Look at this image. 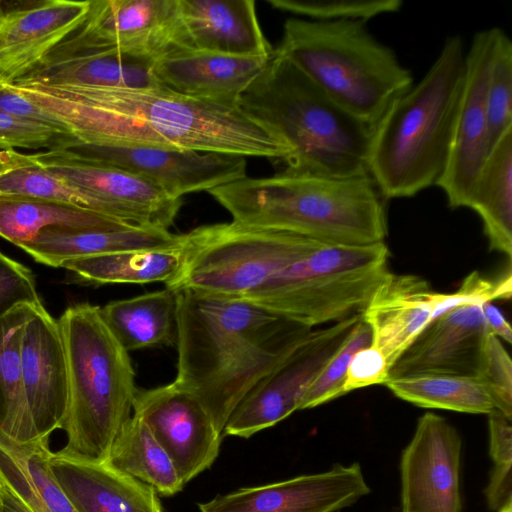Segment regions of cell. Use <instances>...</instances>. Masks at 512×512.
<instances>
[{
	"instance_id": "ba28073f",
	"label": "cell",
	"mask_w": 512,
	"mask_h": 512,
	"mask_svg": "<svg viewBox=\"0 0 512 512\" xmlns=\"http://www.w3.org/2000/svg\"><path fill=\"white\" fill-rule=\"evenodd\" d=\"M385 242L323 245L240 297L312 328L362 313L390 273Z\"/></svg>"
},
{
	"instance_id": "cb8c5ba5",
	"label": "cell",
	"mask_w": 512,
	"mask_h": 512,
	"mask_svg": "<svg viewBox=\"0 0 512 512\" xmlns=\"http://www.w3.org/2000/svg\"><path fill=\"white\" fill-rule=\"evenodd\" d=\"M436 292L411 274L389 273L362 312L372 332V346L389 369L433 319Z\"/></svg>"
},
{
	"instance_id": "f546056e",
	"label": "cell",
	"mask_w": 512,
	"mask_h": 512,
	"mask_svg": "<svg viewBox=\"0 0 512 512\" xmlns=\"http://www.w3.org/2000/svg\"><path fill=\"white\" fill-rule=\"evenodd\" d=\"M36 307L22 304L0 318V437L21 444L38 441L25 402L20 361L23 329Z\"/></svg>"
},
{
	"instance_id": "30bf717a",
	"label": "cell",
	"mask_w": 512,
	"mask_h": 512,
	"mask_svg": "<svg viewBox=\"0 0 512 512\" xmlns=\"http://www.w3.org/2000/svg\"><path fill=\"white\" fill-rule=\"evenodd\" d=\"M361 317L362 313L354 314L325 328L312 330L240 401L226 422L223 435L249 438L298 410L307 389Z\"/></svg>"
},
{
	"instance_id": "60d3db41",
	"label": "cell",
	"mask_w": 512,
	"mask_h": 512,
	"mask_svg": "<svg viewBox=\"0 0 512 512\" xmlns=\"http://www.w3.org/2000/svg\"><path fill=\"white\" fill-rule=\"evenodd\" d=\"M22 304L43 305L32 271L0 252V318Z\"/></svg>"
},
{
	"instance_id": "6da1fadb",
	"label": "cell",
	"mask_w": 512,
	"mask_h": 512,
	"mask_svg": "<svg viewBox=\"0 0 512 512\" xmlns=\"http://www.w3.org/2000/svg\"><path fill=\"white\" fill-rule=\"evenodd\" d=\"M81 142L265 157L285 144L240 104L191 98L163 86L103 88L9 85Z\"/></svg>"
},
{
	"instance_id": "74e56055",
	"label": "cell",
	"mask_w": 512,
	"mask_h": 512,
	"mask_svg": "<svg viewBox=\"0 0 512 512\" xmlns=\"http://www.w3.org/2000/svg\"><path fill=\"white\" fill-rule=\"evenodd\" d=\"M476 378L487 390L494 409L512 419V361L501 340L488 333Z\"/></svg>"
},
{
	"instance_id": "603a6c76",
	"label": "cell",
	"mask_w": 512,
	"mask_h": 512,
	"mask_svg": "<svg viewBox=\"0 0 512 512\" xmlns=\"http://www.w3.org/2000/svg\"><path fill=\"white\" fill-rule=\"evenodd\" d=\"M272 56V55H271ZM270 57H241L177 50L152 63V72L165 88L195 99L240 104Z\"/></svg>"
},
{
	"instance_id": "bcb514c9",
	"label": "cell",
	"mask_w": 512,
	"mask_h": 512,
	"mask_svg": "<svg viewBox=\"0 0 512 512\" xmlns=\"http://www.w3.org/2000/svg\"><path fill=\"white\" fill-rule=\"evenodd\" d=\"M481 309L489 333L507 343H511L512 328L501 311L491 302L482 304Z\"/></svg>"
},
{
	"instance_id": "836d02e7",
	"label": "cell",
	"mask_w": 512,
	"mask_h": 512,
	"mask_svg": "<svg viewBox=\"0 0 512 512\" xmlns=\"http://www.w3.org/2000/svg\"><path fill=\"white\" fill-rule=\"evenodd\" d=\"M398 398L424 408L471 414H489L492 400L483 384L473 376L423 375L385 383Z\"/></svg>"
},
{
	"instance_id": "484cf974",
	"label": "cell",
	"mask_w": 512,
	"mask_h": 512,
	"mask_svg": "<svg viewBox=\"0 0 512 512\" xmlns=\"http://www.w3.org/2000/svg\"><path fill=\"white\" fill-rule=\"evenodd\" d=\"M182 234L169 230L122 227L80 229L51 226L20 248L36 262L60 268L68 260L139 249H162L180 245Z\"/></svg>"
},
{
	"instance_id": "5bb4252c",
	"label": "cell",
	"mask_w": 512,
	"mask_h": 512,
	"mask_svg": "<svg viewBox=\"0 0 512 512\" xmlns=\"http://www.w3.org/2000/svg\"><path fill=\"white\" fill-rule=\"evenodd\" d=\"M462 440L445 418L425 413L400 462L402 512H462Z\"/></svg>"
},
{
	"instance_id": "ac0fdd59",
	"label": "cell",
	"mask_w": 512,
	"mask_h": 512,
	"mask_svg": "<svg viewBox=\"0 0 512 512\" xmlns=\"http://www.w3.org/2000/svg\"><path fill=\"white\" fill-rule=\"evenodd\" d=\"M25 402L38 441L62 429L69 399L68 363L58 324L43 305L26 322L20 346Z\"/></svg>"
},
{
	"instance_id": "e575fe53",
	"label": "cell",
	"mask_w": 512,
	"mask_h": 512,
	"mask_svg": "<svg viewBox=\"0 0 512 512\" xmlns=\"http://www.w3.org/2000/svg\"><path fill=\"white\" fill-rule=\"evenodd\" d=\"M487 111L489 144L492 149L512 129V42L499 27H496L490 67Z\"/></svg>"
},
{
	"instance_id": "b9f144b4",
	"label": "cell",
	"mask_w": 512,
	"mask_h": 512,
	"mask_svg": "<svg viewBox=\"0 0 512 512\" xmlns=\"http://www.w3.org/2000/svg\"><path fill=\"white\" fill-rule=\"evenodd\" d=\"M389 365L383 353L369 345L357 351L349 363L344 391L385 384L388 380Z\"/></svg>"
},
{
	"instance_id": "8d00e7d4",
	"label": "cell",
	"mask_w": 512,
	"mask_h": 512,
	"mask_svg": "<svg viewBox=\"0 0 512 512\" xmlns=\"http://www.w3.org/2000/svg\"><path fill=\"white\" fill-rule=\"evenodd\" d=\"M372 344V332L363 317L339 350L307 389L298 410L314 408L344 394L346 372L354 354Z\"/></svg>"
},
{
	"instance_id": "e0dca14e",
	"label": "cell",
	"mask_w": 512,
	"mask_h": 512,
	"mask_svg": "<svg viewBox=\"0 0 512 512\" xmlns=\"http://www.w3.org/2000/svg\"><path fill=\"white\" fill-rule=\"evenodd\" d=\"M370 488L357 463L261 486L240 488L198 505L200 512H337Z\"/></svg>"
},
{
	"instance_id": "ffe728a7",
	"label": "cell",
	"mask_w": 512,
	"mask_h": 512,
	"mask_svg": "<svg viewBox=\"0 0 512 512\" xmlns=\"http://www.w3.org/2000/svg\"><path fill=\"white\" fill-rule=\"evenodd\" d=\"M90 0H45L0 19V85H13L84 21Z\"/></svg>"
},
{
	"instance_id": "8fae6325",
	"label": "cell",
	"mask_w": 512,
	"mask_h": 512,
	"mask_svg": "<svg viewBox=\"0 0 512 512\" xmlns=\"http://www.w3.org/2000/svg\"><path fill=\"white\" fill-rule=\"evenodd\" d=\"M52 174L83 190L96 212L131 227L168 230L182 199L128 171L89 161L65 149L31 154Z\"/></svg>"
},
{
	"instance_id": "d6986e66",
	"label": "cell",
	"mask_w": 512,
	"mask_h": 512,
	"mask_svg": "<svg viewBox=\"0 0 512 512\" xmlns=\"http://www.w3.org/2000/svg\"><path fill=\"white\" fill-rule=\"evenodd\" d=\"M488 333L480 305L449 310L417 335L390 367L387 381L423 375L476 377Z\"/></svg>"
},
{
	"instance_id": "4316f807",
	"label": "cell",
	"mask_w": 512,
	"mask_h": 512,
	"mask_svg": "<svg viewBox=\"0 0 512 512\" xmlns=\"http://www.w3.org/2000/svg\"><path fill=\"white\" fill-rule=\"evenodd\" d=\"M100 312L127 352L176 346L177 294L168 288L109 302Z\"/></svg>"
},
{
	"instance_id": "44dd1931",
	"label": "cell",
	"mask_w": 512,
	"mask_h": 512,
	"mask_svg": "<svg viewBox=\"0 0 512 512\" xmlns=\"http://www.w3.org/2000/svg\"><path fill=\"white\" fill-rule=\"evenodd\" d=\"M152 63L83 42L70 34L13 85L160 87Z\"/></svg>"
},
{
	"instance_id": "2e32d148",
	"label": "cell",
	"mask_w": 512,
	"mask_h": 512,
	"mask_svg": "<svg viewBox=\"0 0 512 512\" xmlns=\"http://www.w3.org/2000/svg\"><path fill=\"white\" fill-rule=\"evenodd\" d=\"M72 35L154 61L181 50L178 0H90L84 21Z\"/></svg>"
},
{
	"instance_id": "7c38bea8",
	"label": "cell",
	"mask_w": 512,
	"mask_h": 512,
	"mask_svg": "<svg viewBox=\"0 0 512 512\" xmlns=\"http://www.w3.org/2000/svg\"><path fill=\"white\" fill-rule=\"evenodd\" d=\"M496 27L473 35L466 50L465 77L448 158L436 185L452 209L466 208L490 153L487 91Z\"/></svg>"
},
{
	"instance_id": "9c48e42d",
	"label": "cell",
	"mask_w": 512,
	"mask_h": 512,
	"mask_svg": "<svg viewBox=\"0 0 512 512\" xmlns=\"http://www.w3.org/2000/svg\"><path fill=\"white\" fill-rule=\"evenodd\" d=\"M323 245L234 221L199 226L182 234V264L165 285L174 292L240 298Z\"/></svg>"
},
{
	"instance_id": "7bdbcfd3",
	"label": "cell",
	"mask_w": 512,
	"mask_h": 512,
	"mask_svg": "<svg viewBox=\"0 0 512 512\" xmlns=\"http://www.w3.org/2000/svg\"><path fill=\"white\" fill-rule=\"evenodd\" d=\"M0 111L15 117L43 123L61 132L73 135L51 114L14 90L11 86L0 85Z\"/></svg>"
},
{
	"instance_id": "d590c367",
	"label": "cell",
	"mask_w": 512,
	"mask_h": 512,
	"mask_svg": "<svg viewBox=\"0 0 512 512\" xmlns=\"http://www.w3.org/2000/svg\"><path fill=\"white\" fill-rule=\"evenodd\" d=\"M275 9L315 21L354 20L366 23L401 10L402 0H267Z\"/></svg>"
},
{
	"instance_id": "7dc6e473",
	"label": "cell",
	"mask_w": 512,
	"mask_h": 512,
	"mask_svg": "<svg viewBox=\"0 0 512 512\" xmlns=\"http://www.w3.org/2000/svg\"><path fill=\"white\" fill-rule=\"evenodd\" d=\"M0 512H31L16 496L0 483Z\"/></svg>"
},
{
	"instance_id": "83f0119b",
	"label": "cell",
	"mask_w": 512,
	"mask_h": 512,
	"mask_svg": "<svg viewBox=\"0 0 512 512\" xmlns=\"http://www.w3.org/2000/svg\"><path fill=\"white\" fill-rule=\"evenodd\" d=\"M49 439L15 443L0 437V483L31 512H77L49 467Z\"/></svg>"
},
{
	"instance_id": "f6af8a7d",
	"label": "cell",
	"mask_w": 512,
	"mask_h": 512,
	"mask_svg": "<svg viewBox=\"0 0 512 512\" xmlns=\"http://www.w3.org/2000/svg\"><path fill=\"white\" fill-rule=\"evenodd\" d=\"M485 496L490 509L496 511L512 501V464L494 465Z\"/></svg>"
},
{
	"instance_id": "f1b7e54d",
	"label": "cell",
	"mask_w": 512,
	"mask_h": 512,
	"mask_svg": "<svg viewBox=\"0 0 512 512\" xmlns=\"http://www.w3.org/2000/svg\"><path fill=\"white\" fill-rule=\"evenodd\" d=\"M466 208L482 220L490 250L512 256V129L491 149Z\"/></svg>"
},
{
	"instance_id": "52a82bcc",
	"label": "cell",
	"mask_w": 512,
	"mask_h": 512,
	"mask_svg": "<svg viewBox=\"0 0 512 512\" xmlns=\"http://www.w3.org/2000/svg\"><path fill=\"white\" fill-rule=\"evenodd\" d=\"M275 50L372 128L391 102L413 85L411 71L361 21L290 17Z\"/></svg>"
},
{
	"instance_id": "ab89813d",
	"label": "cell",
	"mask_w": 512,
	"mask_h": 512,
	"mask_svg": "<svg viewBox=\"0 0 512 512\" xmlns=\"http://www.w3.org/2000/svg\"><path fill=\"white\" fill-rule=\"evenodd\" d=\"M512 274L508 270L496 279H488L479 272L470 273L461 286L450 294L436 292L433 319L460 306L482 305L495 299H510Z\"/></svg>"
},
{
	"instance_id": "5b68a950",
	"label": "cell",
	"mask_w": 512,
	"mask_h": 512,
	"mask_svg": "<svg viewBox=\"0 0 512 512\" xmlns=\"http://www.w3.org/2000/svg\"><path fill=\"white\" fill-rule=\"evenodd\" d=\"M239 103L287 147L283 171L328 177L369 174L373 128L326 96L275 49Z\"/></svg>"
},
{
	"instance_id": "c3c4849f",
	"label": "cell",
	"mask_w": 512,
	"mask_h": 512,
	"mask_svg": "<svg viewBox=\"0 0 512 512\" xmlns=\"http://www.w3.org/2000/svg\"><path fill=\"white\" fill-rule=\"evenodd\" d=\"M4 15V10L2 8V2L0 1V19Z\"/></svg>"
},
{
	"instance_id": "d4e9b609",
	"label": "cell",
	"mask_w": 512,
	"mask_h": 512,
	"mask_svg": "<svg viewBox=\"0 0 512 512\" xmlns=\"http://www.w3.org/2000/svg\"><path fill=\"white\" fill-rule=\"evenodd\" d=\"M49 467L77 512H164L156 491L106 462L51 453Z\"/></svg>"
},
{
	"instance_id": "7402d4cb",
	"label": "cell",
	"mask_w": 512,
	"mask_h": 512,
	"mask_svg": "<svg viewBox=\"0 0 512 512\" xmlns=\"http://www.w3.org/2000/svg\"><path fill=\"white\" fill-rule=\"evenodd\" d=\"M180 48L241 57H270L254 0H178Z\"/></svg>"
},
{
	"instance_id": "4fadbf2b",
	"label": "cell",
	"mask_w": 512,
	"mask_h": 512,
	"mask_svg": "<svg viewBox=\"0 0 512 512\" xmlns=\"http://www.w3.org/2000/svg\"><path fill=\"white\" fill-rule=\"evenodd\" d=\"M83 159L136 174L171 197L207 191L246 177L244 156L216 152L170 150L86 143L64 148Z\"/></svg>"
},
{
	"instance_id": "277c9868",
	"label": "cell",
	"mask_w": 512,
	"mask_h": 512,
	"mask_svg": "<svg viewBox=\"0 0 512 512\" xmlns=\"http://www.w3.org/2000/svg\"><path fill=\"white\" fill-rule=\"evenodd\" d=\"M465 60L462 38L448 37L426 74L374 126L368 173L385 200L413 197L436 185L448 158Z\"/></svg>"
},
{
	"instance_id": "ee69618b",
	"label": "cell",
	"mask_w": 512,
	"mask_h": 512,
	"mask_svg": "<svg viewBox=\"0 0 512 512\" xmlns=\"http://www.w3.org/2000/svg\"><path fill=\"white\" fill-rule=\"evenodd\" d=\"M487 415L489 453L494 465L512 464V419L496 409Z\"/></svg>"
},
{
	"instance_id": "1f68e13d",
	"label": "cell",
	"mask_w": 512,
	"mask_h": 512,
	"mask_svg": "<svg viewBox=\"0 0 512 512\" xmlns=\"http://www.w3.org/2000/svg\"><path fill=\"white\" fill-rule=\"evenodd\" d=\"M182 242L172 248L139 249L65 261L60 268L96 284L167 283L182 264Z\"/></svg>"
},
{
	"instance_id": "f35d334b",
	"label": "cell",
	"mask_w": 512,
	"mask_h": 512,
	"mask_svg": "<svg viewBox=\"0 0 512 512\" xmlns=\"http://www.w3.org/2000/svg\"><path fill=\"white\" fill-rule=\"evenodd\" d=\"M79 139L49 125L23 119L0 111V150L64 149Z\"/></svg>"
},
{
	"instance_id": "d6a6232c",
	"label": "cell",
	"mask_w": 512,
	"mask_h": 512,
	"mask_svg": "<svg viewBox=\"0 0 512 512\" xmlns=\"http://www.w3.org/2000/svg\"><path fill=\"white\" fill-rule=\"evenodd\" d=\"M51 226L80 229L131 227L62 202L31 197H0V236L16 246L31 242L42 229Z\"/></svg>"
},
{
	"instance_id": "9a60e30c",
	"label": "cell",
	"mask_w": 512,
	"mask_h": 512,
	"mask_svg": "<svg viewBox=\"0 0 512 512\" xmlns=\"http://www.w3.org/2000/svg\"><path fill=\"white\" fill-rule=\"evenodd\" d=\"M133 414L145 422L168 453L184 484L216 460L222 433L198 400L175 382L138 389Z\"/></svg>"
},
{
	"instance_id": "4dcf8cb0",
	"label": "cell",
	"mask_w": 512,
	"mask_h": 512,
	"mask_svg": "<svg viewBox=\"0 0 512 512\" xmlns=\"http://www.w3.org/2000/svg\"><path fill=\"white\" fill-rule=\"evenodd\" d=\"M105 462L163 496L175 495L185 485L168 453L134 414L118 432Z\"/></svg>"
},
{
	"instance_id": "7a4b0ae2",
	"label": "cell",
	"mask_w": 512,
	"mask_h": 512,
	"mask_svg": "<svg viewBox=\"0 0 512 512\" xmlns=\"http://www.w3.org/2000/svg\"><path fill=\"white\" fill-rule=\"evenodd\" d=\"M176 294L174 382L198 400L223 435L240 401L312 328L243 298Z\"/></svg>"
},
{
	"instance_id": "8992f818",
	"label": "cell",
	"mask_w": 512,
	"mask_h": 512,
	"mask_svg": "<svg viewBox=\"0 0 512 512\" xmlns=\"http://www.w3.org/2000/svg\"><path fill=\"white\" fill-rule=\"evenodd\" d=\"M58 324L67 356L69 399L62 427L67 443L56 454L102 463L133 415L138 389L129 352L105 323L99 306H70Z\"/></svg>"
},
{
	"instance_id": "3957f363",
	"label": "cell",
	"mask_w": 512,
	"mask_h": 512,
	"mask_svg": "<svg viewBox=\"0 0 512 512\" xmlns=\"http://www.w3.org/2000/svg\"><path fill=\"white\" fill-rule=\"evenodd\" d=\"M209 194L252 227L294 233L327 245L363 246L387 236L385 199L369 174L328 177L281 170L216 187Z\"/></svg>"
}]
</instances>
